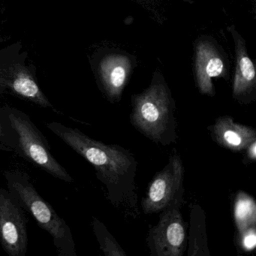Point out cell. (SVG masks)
Listing matches in <instances>:
<instances>
[{
  "instance_id": "6da1fadb",
  "label": "cell",
  "mask_w": 256,
  "mask_h": 256,
  "mask_svg": "<svg viewBox=\"0 0 256 256\" xmlns=\"http://www.w3.org/2000/svg\"><path fill=\"white\" fill-rule=\"evenodd\" d=\"M47 126L95 168L97 176L106 185L109 199L115 206L131 198L136 188L138 163L130 150L97 142L78 128L60 122H50Z\"/></svg>"
},
{
  "instance_id": "7a4b0ae2",
  "label": "cell",
  "mask_w": 256,
  "mask_h": 256,
  "mask_svg": "<svg viewBox=\"0 0 256 256\" xmlns=\"http://www.w3.org/2000/svg\"><path fill=\"white\" fill-rule=\"evenodd\" d=\"M4 176L13 197L34 216L42 229L50 234L58 256H77L70 226L38 194L28 174L18 170H7L4 172Z\"/></svg>"
},
{
  "instance_id": "3957f363",
  "label": "cell",
  "mask_w": 256,
  "mask_h": 256,
  "mask_svg": "<svg viewBox=\"0 0 256 256\" xmlns=\"http://www.w3.org/2000/svg\"><path fill=\"white\" fill-rule=\"evenodd\" d=\"M174 104L167 86L162 82L152 84L132 96V124L152 142L170 144L176 138Z\"/></svg>"
},
{
  "instance_id": "277c9868",
  "label": "cell",
  "mask_w": 256,
  "mask_h": 256,
  "mask_svg": "<svg viewBox=\"0 0 256 256\" xmlns=\"http://www.w3.org/2000/svg\"><path fill=\"white\" fill-rule=\"evenodd\" d=\"M8 118L18 138L20 150L29 161L54 178L67 182H73L71 175L53 156L47 142L28 115L13 110Z\"/></svg>"
},
{
  "instance_id": "5b68a950",
  "label": "cell",
  "mask_w": 256,
  "mask_h": 256,
  "mask_svg": "<svg viewBox=\"0 0 256 256\" xmlns=\"http://www.w3.org/2000/svg\"><path fill=\"white\" fill-rule=\"evenodd\" d=\"M184 169L179 154L175 152L166 167L156 175L142 202L145 214L163 211L170 205L184 203Z\"/></svg>"
},
{
  "instance_id": "8992f818",
  "label": "cell",
  "mask_w": 256,
  "mask_h": 256,
  "mask_svg": "<svg viewBox=\"0 0 256 256\" xmlns=\"http://www.w3.org/2000/svg\"><path fill=\"white\" fill-rule=\"evenodd\" d=\"M181 205L172 204L162 211L160 221L150 230L148 246L151 256H182L186 250V230Z\"/></svg>"
},
{
  "instance_id": "52a82bcc",
  "label": "cell",
  "mask_w": 256,
  "mask_h": 256,
  "mask_svg": "<svg viewBox=\"0 0 256 256\" xmlns=\"http://www.w3.org/2000/svg\"><path fill=\"white\" fill-rule=\"evenodd\" d=\"M24 209L8 190L0 188V244L10 256H24L28 238Z\"/></svg>"
},
{
  "instance_id": "ba28073f",
  "label": "cell",
  "mask_w": 256,
  "mask_h": 256,
  "mask_svg": "<svg viewBox=\"0 0 256 256\" xmlns=\"http://www.w3.org/2000/svg\"><path fill=\"white\" fill-rule=\"evenodd\" d=\"M224 62L214 44L208 42L199 43L196 50V76L200 94L215 95L212 79L224 76Z\"/></svg>"
},
{
  "instance_id": "9c48e42d",
  "label": "cell",
  "mask_w": 256,
  "mask_h": 256,
  "mask_svg": "<svg viewBox=\"0 0 256 256\" xmlns=\"http://www.w3.org/2000/svg\"><path fill=\"white\" fill-rule=\"evenodd\" d=\"M131 70V60L124 55L110 54L102 60L100 74L106 95L110 101L120 100Z\"/></svg>"
},
{
  "instance_id": "30bf717a",
  "label": "cell",
  "mask_w": 256,
  "mask_h": 256,
  "mask_svg": "<svg viewBox=\"0 0 256 256\" xmlns=\"http://www.w3.org/2000/svg\"><path fill=\"white\" fill-rule=\"evenodd\" d=\"M212 138L220 146L232 151L246 149L256 142V131L252 127L235 122L229 116H220L210 127Z\"/></svg>"
},
{
  "instance_id": "8fae6325",
  "label": "cell",
  "mask_w": 256,
  "mask_h": 256,
  "mask_svg": "<svg viewBox=\"0 0 256 256\" xmlns=\"http://www.w3.org/2000/svg\"><path fill=\"white\" fill-rule=\"evenodd\" d=\"M236 68L233 83V96L238 100L250 94L256 88V70L247 54L245 42L238 34L234 36Z\"/></svg>"
},
{
  "instance_id": "7c38bea8",
  "label": "cell",
  "mask_w": 256,
  "mask_h": 256,
  "mask_svg": "<svg viewBox=\"0 0 256 256\" xmlns=\"http://www.w3.org/2000/svg\"><path fill=\"white\" fill-rule=\"evenodd\" d=\"M8 86L14 94L36 103L41 107H52V104L44 95L36 80L28 73H18Z\"/></svg>"
},
{
  "instance_id": "4fadbf2b",
  "label": "cell",
  "mask_w": 256,
  "mask_h": 256,
  "mask_svg": "<svg viewBox=\"0 0 256 256\" xmlns=\"http://www.w3.org/2000/svg\"><path fill=\"white\" fill-rule=\"evenodd\" d=\"M234 220L239 234L246 229L256 227V205L251 196L240 192L234 204Z\"/></svg>"
},
{
  "instance_id": "5bb4252c",
  "label": "cell",
  "mask_w": 256,
  "mask_h": 256,
  "mask_svg": "<svg viewBox=\"0 0 256 256\" xmlns=\"http://www.w3.org/2000/svg\"><path fill=\"white\" fill-rule=\"evenodd\" d=\"M92 228L97 240L100 242V248L106 256H125V252L120 246L114 236L109 233L104 224L100 220L94 218Z\"/></svg>"
},
{
  "instance_id": "9a60e30c",
  "label": "cell",
  "mask_w": 256,
  "mask_h": 256,
  "mask_svg": "<svg viewBox=\"0 0 256 256\" xmlns=\"http://www.w3.org/2000/svg\"><path fill=\"white\" fill-rule=\"evenodd\" d=\"M239 235L241 246L245 251L254 250L256 245V227L250 228Z\"/></svg>"
},
{
  "instance_id": "2e32d148",
  "label": "cell",
  "mask_w": 256,
  "mask_h": 256,
  "mask_svg": "<svg viewBox=\"0 0 256 256\" xmlns=\"http://www.w3.org/2000/svg\"><path fill=\"white\" fill-rule=\"evenodd\" d=\"M247 156L250 160H256V142H252L248 148H246Z\"/></svg>"
},
{
  "instance_id": "e0dca14e",
  "label": "cell",
  "mask_w": 256,
  "mask_h": 256,
  "mask_svg": "<svg viewBox=\"0 0 256 256\" xmlns=\"http://www.w3.org/2000/svg\"><path fill=\"white\" fill-rule=\"evenodd\" d=\"M4 137H5V132H4V127H2V126L0 124V139Z\"/></svg>"
}]
</instances>
